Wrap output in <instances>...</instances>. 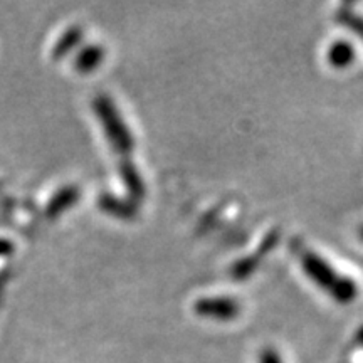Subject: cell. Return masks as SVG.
Segmentation results:
<instances>
[{"instance_id":"1","label":"cell","mask_w":363,"mask_h":363,"mask_svg":"<svg viewBox=\"0 0 363 363\" xmlns=\"http://www.w3.org/2000/svg\"><path fill=\"white\" fill-rule=\"evenodd\" d=\"M298 254L308 278H311L321 289H325L335 301L347 305L357 298V284L350 278L335 271L323 257L318 256L316 252L308 251V249H303L301 246H298Z\"/></svg>"},{"instance_id":"2","label":"cell","mask_w":363,"mask_h":363,"mask_svg":"<svg viewBox=\"0 0 363 363\" xmlns=\"http://www.w3.org/2000/svg\"><path fill=\"white\" fill-rule=\"evenodd\" d=\"M197 315L216 320H234L239 315L240 306L233 298H202L195 303Z\"/></svg>"},{"instance_id":"3","label":"cell","mask_w":363,"mask_h":363,"mask_svg":"<svg viewBox=\"0 0 363 363\" xmlns=\"http://www.w3.org/2000/svg\"><path fill=\"white\" fill-rule=\"evenodd\" d=\"M353 59H355V49L350 43H345V40H338V43L331 44L328 49V61L335 67H347L352 65Z\"/></svg>"},{"instance_id":"4","label":"cell","mask_w":363,"mask_h":363,"mask_svg":"<svg viewBox=\"0 0 363 363\" xmlns=\"http://www.w3.org/2000/svg\"><path fill=\"white\" fill-rule=\"evenodd\" d=\"M337 17L343 26H347L348 29L353 30V33L363 40V17L362 16H358L352 7L343 6L340 7V11L337 12Z\"/></svg>"},{"instance_id":"5","label":"cell","mask_w":363,"mask_h":363,"mask_svg":"<svg viewBox=\"0 0 363 363\" xmlns=\"http://www.w3.org/2000/svg\"><path fill=\"white\" fill-rule=\"evenodd\" d=\"M261 363H281V358L272 348H266V350L261 353Z\"/></svg>"},{"instance_id":"6","label":"cell","mask_w":363,"mask_h":363,"mask_svg":"<svg viewBox=\"0 0 363 363\" xmlns=\"http://www.w3.org/2000/svg\"><path fill=\"white\" fill-rule=\"evenodd\" d=\"M358 342L363 345V328L360 330V333H358Z\"/></svg>"},{"instance_id":"7","label":"cell","mask_w":363,"mask_h":363,"mask_svg":"<svg viewBox=\"0 0 363 363\" xmlns=\"http://www.w3.org/2000/svg\"><path fill=\"white\" fill-rule=\"evenodd\" d=\"M360 235H362V239H363V227H362V230H360Z\"/></svg>"}]
</instances>
